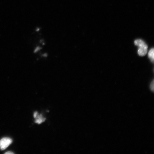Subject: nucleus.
Masks as SVG:
<instances>
[{
	"label": "nucleus",
	"instance_id": "obj_1",
	"mask_svg": "<svg viewBox=\"0 0 154 154\" xmlns=\"http://www.w3.org/2000/svg\"><path fill=\"white\" fill-rule=\"evenodd\" d=\"M12 140L8 137L3 138L0 140V149L4 150L12 143Z\"/></svg>",
	"mask_w": 154,
	"mask_h": 154
},
{
	"label": "nucleus",
	"instance_id": "obj_2",
	"mask_svg": "<svg viewBox=\"0 0 154 154\" xmlns=\"http://www.w3.org/2000/svg\"><path fill=\"white\" fill-rule=\"evenodd\" d=\"M139 49L138 50V53L140 56H144L147 53L148 46L144 43L142 45L138 46Z\"/></svg>",
	"mask_w": 154,
	"mask_h": 154
},
{
	"label": "nucleus",
	"instance_id": "obj_3",
	"mask_svg": "<svg viewBox=\"0 0 154 154\" xmlns=\"http://www.w3.org/2000/svg\"><path fill=\"white\" fill-rule=\"evenodd\" d=\"M35 118H36L35 122L38 124H41V123L44 122L45 120V118H43L42 115H38V114Z\"/></svg>",
	"mask_w": 154,
	"mask_h": 154
},
{
	"label": "nucleus",
	"instance_id": "obj_4",
	"mask_svg": "<svg viewBox=\"0 0 154 154\" xmlns=\"http://www.w3.org/2000/svg\"><path fill=\"white\" fill-rule=\"evenodd\" d=\"M154 51L153 48H152L149 51L148 56L149 58L151 60L152 62L153 63L154 61Z\"/></svg>",
	"mask_w": 154,
	"mask_h": 154
},
{
	"label": "nucleus",
	"instance_id": "obj_5",
	"mask_svg": "<svg viewBox=\"0 0 154 154\" xmlns=\"http://www.w3.org/2000/svg\"><path fill=\"white\" fill-rule=\"evenodd\" d=\"M150 88H151L152 91H154V80L152 82L150 85Z\"/></svg>",
	"mask_w": 154,
	"mask_h": 154
},
{
	"label": "nucleus",
	"instance_id": "obj_6",
	"mask_svg": "<svg viewBox=\"0 0 154 154\" xmlns=\"http://www.w3.org/2000/svg\"><path fill=\"white\" fill-rule=\"evenodd\" d=\"M6 154H14L12 152H11V151L8 152H6L5 153Z\"/></svg>",
	"mask_w": 154,
	"mask_h": 154
}]
</instances>
